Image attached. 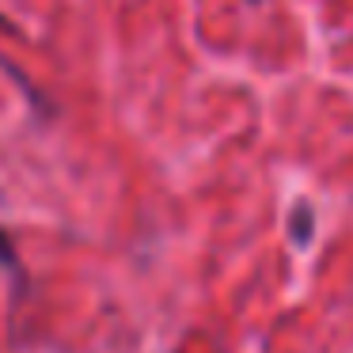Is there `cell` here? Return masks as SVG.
<instances>
[{"mask_svg":"<svg viewBox=\"0 0 353 353\" xmlns=\"http://www.w3.org/2000/svg\"><path fill=\"white\" fill-rule=\"evenodd\" d=\"M296 239H300V243L307 239V209L304 205L296 209Z\"/></svg>","mask_w":353,"mask_h":353,"instance_id":"1","label":"cell"}]
</instances>
